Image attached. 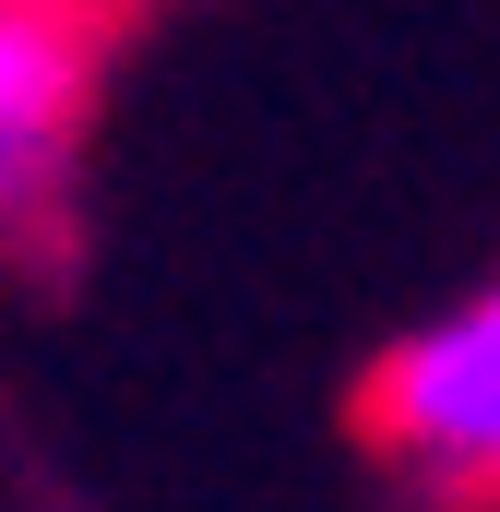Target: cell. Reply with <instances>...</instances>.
I'll return each mask as SVG.
<instances>
[{
    "label": "cell",
    "mask_w": 500,
    "mask_h": 512,
    "mask_svg": "<svg viewBox=\"0 0 500 512\" xmlns=\"http://www.w3.org/2000/svg\"><path fill=\"white\" fill-rule=\"evenodd\" d=\"M96 36L72 0H0V227H24L60 191V155L84 131Z\"/></svg>",
    "instance_id": "cell-2"
},
{
    "label": "cell",
    "mask_w": 500,
    "mask_h": 512,
    "mask_svg": "<svg viewBox=\"0 0 500 512\" xmlns=\"http://www.w3.org/2000/svg\"><path fill=\"white\" fill-rule=\"evenodd\" d=\"M370 429L393 441L405 477L453 501H500V274L429 310L370 370Z\"/></svg>",
    "instance_id": "cell-1"
}]
</instances>
